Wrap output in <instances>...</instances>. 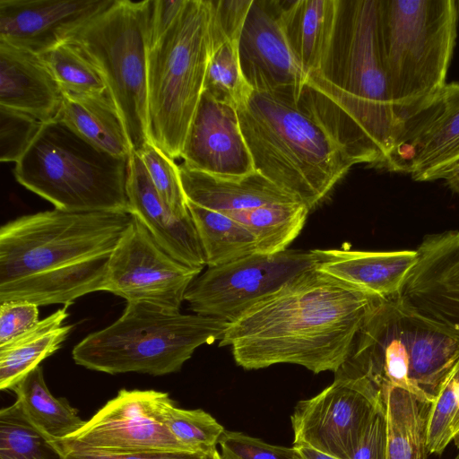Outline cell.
Instances as JSON below:
<instances>
[{
  "label": "cell",
  "instance_id": "obj_24",
  "mask_svg": "<svg viewBox=\"0 0 459 459\" xmlns=\"http://www.w3.org/2000/svg\"><path fill=\"white\" fill-rule=\"evenodd\" d=\"M342 0L282 1L281 21L290 49L308 76L321 73L334 39Z\"/></svg>",
  "mask_w": 459,
  "mask_h": 459
},
{
  "label": "cell",
  "instance_id": "obj_13",
  "mask_svg": "<svg viewBox=\"0 0 459 459\" xmlns=\"http://www.w3.org/2000/svg\"><path fill=\"white\" fill-rule=\"evenodd\" d=\"M200 273L169 255L133 216L110 255L103 291L179 312Z\"/></svg>",
  "mask_w": 459,
  "mask_h": 459
},
{
  "label": "cell",
  "instance_id": "obj_14",
  "mask_svg": "<svg viewBox=\"0 0 459 459\" xmlns=\"http://www.w3.org/2000/svg\"><path fill=\"white\" fill-rule=\"evenodd\" d=\"M167 393L120 390L73 435L56 440L61 450L125 454L154 450H186L163 420ZM190 452V451H189Z\"/></svg>",
  "mask_w": 459,
  "mask_h": 459
},
{
  "label": "cell",
  "instance_id": "obj_37",
  "mask_svg": "<svg viewBox=\"0 0 459 459\" xmlns=\"http://www.w3.org/2000/svg\"><path fill=\"white\" fill-rule=\"evenodd\" d=\"M43 123L36 117L0 106V160L17 162L30 147Z\"/></svg>",
  "mask_w": 459,
  "mask_h": 459
},
{
  "label": "cell",
  "instance_id": "obj_15",
  "mask_svg": "<svg viewBox=\"0 0 459 459\" xmlns=\"http://www.w3.org/2000/svg\"><path fill=\"white\" fill-rule=\"evenodd\" d=\"M459 165V82L446 84L435 101L408 123L387 170L417 182L445 179Z\"/></svg>",
  "mask_w": 459,
  "mask_h": 459
},
{
  "label": "cell",
  "instance_id": "obj_18",
  "mask_svg": "<svg viewBox=\"0 0 459 459\" xmlns=\"http://www.w3.org/2000/svg\"><path fill=\"white\" fill-rule=\"evenodd\" d=\"M186 167L221 178H242L255 171L243 135L238 109L203 92L182 153Z\"/></svg>",
  "mask_w": 459,
  "mask_h": 459
},
{
  "label": "cell",
  "instance_id": "obj_11",
  "mask_svg": "<svg viewBox=\"0 0 459 459\" xmlns=\"http://www.w3.org/2000/svg\"><path fill=\"white\" fill-rule=\"evenodd\" d=\"M316 264L314 250L287 248L272 255L255 253L208 267L192 281L185 300L195 314L230 323Z\"/></svg>",
  "mask_w": 459,
  "mask_h": 459
},
{
  "label": "cell",
  "instance_id": "obj_33",
  "mask_svg": "<svg viewBox=\"0 0 459 459\" xmlns=\"http://www.w3.org/2000/svg\"><path fill=\"white\" fill-rule=\"evenodd\" d=\"M252 91L242 74L238 40L228 39L212 45L204 92L217 101L238 108L248 99Z\"/></svg>",
  "mask_w": 459,
  "mask_h": 459
},
{
  "label": "cell",
  "instance_id": "obj_2",
  "mask_svg": "<svg viewBox=\"0 0 459 459\" xmlns=\"http://www.w3.org/2000/svg\"><path fill=\"white\" fill-rule=\"evenodd\" d=\"M133 216L58 209L18 217L0 229V303L66 307L103 291L108 264Z\"/></svg>",
  "mask_w": 459,
  "mask_h": 459
},
{
  "label": "cell",
  "instance_id": "obj_8",
  "mask_svg": "<svg viewBox=\"0 0 459 459\" xmlns=\"http://www.w3.org/2000/svg\"><path fill=\"white\" fill-rule=\"evenodd\" d=\"M212 50L209 0H186L172 23L148 40L149 134L173 160L181 157Z\"/></svg>",
  "mask_w": 459,
  "mask_h": 459
},
{
  "label": "cell",
  "instance_id": "obj_23",
  "mask_svg": "<svg viewBox=\"0 0 459 459\" xmlns=\"http://www.w3.org/2000/svg\"><path fill=\"white\" fill-rule=\"evenodd\" d=\"M179 171L187 201L212 211L226 213L264 204L298 202L256 170L242 178H221L182 163Z\"/></svg>",
  "mask_w": 459,
  "mask_h": 459
},
{
  "label": "cell",
  "instance_id": "obj_31",
  "mask_svg": "<svg viewBox=\"0 0 459 459\" xmlns=\"http://www.w3.org/2000/svg\"><path fill=\"white\" fill-rule=\"evenodd\" d=\"M0 459H65L55 440L25 414L18 401L0 411Z\"/></svg>",
  "mask_w": 459,
  "mask_h": 459
},
{
  "label": "cell",
  "instance_id": "obj_4",
  "mask_svg": "<svg viewBox=\"0 0 459 459\" xmlns=\"http://www.w3.org/2000/svg\"><path fill=\"white\" fill-rule=\"evenodd\" d=\"M255 169L310 211L356 164L301 95L252 91L238 108Z\"/></svg>",
  "mask_w": 459,
  "mask_h": 459
},
{
  "label": "cell",
  "instance_id": "obj_29",
  "mask_svg": "<svg viewBox=\"0 0 459 459\" xmlns=\"http://www.w3.org/2000/svg\"><path fill=\"white\" fill-rule=\"evenodd\" d=\"M187 207L208 267L229 264L256 253L255 238L238 221L190 201H187Z\"/></svg>",
  "mask_w": 459,
  "mask_h": 459
},
{
  "label": "cell",
  "instance_id": "obj_30",
  "mask_svg": "<svg viewBox=\"0 0 459 459\" xmlns=\"http://www.w3.org/2000/svg\"><path fill=\"white\" fill-rule=\"evenodd\" d=\"M309 210L299 202L271 204L226 212L253 235L256 253L272 255L287 249L301 231Z\"/></svg>",
  "mask_w": 459,
  "mask_h": 459
},
{
  "label": "cell",
  "instance_id": "obj_35",
  "mask_svg": "<svg viewBox=\"0 0 459 459\" xmlns=\"http://www.w3.org/2000/svg\"><path fill=\"white\" fill-rule=\"evenodd\" d=\"M163 420L172 436L190 452L210 453L216 449L224 428L201 410L178 408L169 397L162 408Z\"/></svg>",
  "mask_w": 459,
  "mask_h": 459
},
{
  "label": "cell",
  "instance_id": "obj_5",
  "mask_svg": "<svg viewBox=\"0 0 459 459\" xmlns=\"http://www.w3.org/2000/svg\"><path fill=\"white\" fill-rule=\"evenodd\" d=\"M458 19V0H377L380 55L403 128L447 83Z\"/></svg>",
  "mask_w": 459,
  "mask_h": 459
},
{
  "label": "cell",
  "instance_id": "obj_40",
  "mask_svg": "<svg viewBox=\"0 0 459 459\" xmlns=\"http://www.w3.org/2000/svg\"><path fill=\"white\" fill-rule=\"evenodd\" d=\"M39 322V306L27 300L0 303V346L26 333Z\"/></svg>",
  "mask_w": 459,
  "mask_h": 459
},
{
  "label": "cell",
  "instance_id": "obj_3",
  "mask_svg": "<svg viewBox=\"0 0 459 459\" xmlns=\"http://www.w3.org/2000/svg\"><path fill=\"white\" fill-rule=\"evenodd\" d=\"M307 87L356 164L387 169L404 128L380 55L377 0L342 1L327 62L321 73L307 76Z\"/></svg>",
  "mask_w": 459,
  "mask_h": 459
},
{
  "label": "cell",
  "instance_id": "obj_34",
  "mask_svg": "<svg viewBox=\"0 0 459 459\" xmlns=\"http://www.w3.org/2000/svg\"><path fill=\"white\" fill-rule=\"evenodd\" d=\"M452 441L459 448V361L445 379L429 407L427 452L439 455Z\"/></svg>",
  "mask_w": 459,
  "mask_h": 459
},
{
  "label": "cell",
  "instance_id": "obj_17",
  "mask_svg": "<svg viewBox=\"0 0 459 459\" xmlns=\"http://www.w3.org/2000/svg\"><path fill=\"white\" fill-rule=\"evenodd\" d=\"M281 7L282 1L253 0L238 39L240 66L253 91L301 95L307 75L287 40Z\"/></svg>",
  "mask_w": 459,
  "mask_h": 459
},
{
  "label": "cell",
  "instance_id": "obj_28",
  "mask_svg": "<svg viewBox=\"0 0 459 459\" xmlns=\"http://www.w3.org/2000/svg\"><path fill=\"white\" fill-rule=\"evenodd\" d=\"M11 391L15 393L16 401L29 419L55 441L73 435L86 422L66 399L53 396L40 366L25 376Z\"/></svg>",
  "mask_w": 459,
  "mask_h": 459
},
{
  "label": "cell",
  "instance_id": "obj_44",
  "mask_svg": "<svg viewBox=\"0 0 459 459\" xmlns=\"http://www.w3.org/2000/svg\"><path fill=\"white\" fill-rule=\"evenodd\" d=\"M448 187L459 195V165L445 178Z\"/></svg>",
  "mask_w": 459,
  "mask_h": 459
},
{
  "label": "cell",
  "instance_id": "obj_45",
  "mask_svg": "<svg viewBox=\"0 0 459 459\" xmlns=\"http://www.w3.org/2000/svg\"><path fill=\"white\" fill-rule=\"evenodd\" d=\"M210 459H222L217 449L213 450L211 454Z\"/></svg>",
  "mask_w": 459,
  "mask_h": 459
},
{
  "label": "cell",
  "instance_id": "obj_25",
  "mask_svg": "<svg viewBox=\"0 0 459 459\" xmlns=\"http://www.w3.org/2000/svg\"><path fill=\"white\" fill-rule=\"evenodd\" d=\"M56 118L109 154L129 158L134 152L125 123L108 91L82 96L63 93Z\"/></svg>",
  "mask_w": 459,
  "mask_h": 459
},
{
  "label": "cell",
  "instance_id": "obj_9",
  "mask_svg": "<svg viewBox=\"0 0 459 459\" xmlns=\"http://www.w3.org/2000/svg\"><path fill=\"white\" fill-rule=\"evenodd\" d=\"M128 159L100 150L55 118L43 123L13 175L58 210L129 212Z\"/></svg>",
  "mask_w": 459,
  "mask_h": 459
},
{
  "label": "cell",
  "instance_id": "obj_27",
  "mask_svg": "<svg viewBox=\"0 0 459 459\" xmlns=\"http://www.w3.org/2000/svg\"><path fill=\"white\" fill-rule=\"evenodd\" d=\"M385 418V459H426V429L431 404L401 388L382 389Z\"/></svg>",
  "mask_w": 459,
  "mask_h": 459
},
{
  "label": "cell",
  "instance_id": "obj_36",
  "mask_svg": "<svg viewBox=\"0 0 459 459\" xmlns=\"http://www.w3.org/2000/svg\"><path fill=\"white\" fill-rule=\"evenodd\" d=\"M135 152L168 206L178 216L188 215L190 212L181 183L179 166L152 142L147 143Z\"/></svg>",
  "mask_w": 459,
  "mask_h": 459
},
{
  "label": "cell",
  "instance_id": "obj_6",
  "mask_svg": "<svg viewBox=\"0 0 459 459\" xmlns=\"http://www.w3.org/2000/svg\"><path fill=\"white\" fill-rule=\"evenodd\" d=\"M458 361L459 337L390 298L367 317L336 372L365 377L381 391L401 388L431 404Z\"/></svg>",
  "mask_w": 459,
  "mask_h": 459
},
{
  "label": "cell",
  "instance_id": "obj_43",
  "mask_svg": "<svg viewBox=\"0 0 459 459\" xmlns=\"http://www.w3.org/2000/svg\"><path fill=\"white\" fill-rule=\"evenodd\" d=\"M300 459H338L305 445H293Z\"/></svg>",
  "mask_w": 459,
  "mask_h": 459
},
{
  "label": "cell",
  "instance_id": "obj_1",
  "mask_svg": "<svg viewBox=\"0 0 459 459\" xmlns=\"http://www.w3.org/2000/svg\"><path fill=\"white\" fill-rule=\"evenodd\" d=\"M382 299L315 267L229 323L219 345L246 369L295 364L335 373Z\"/></svg>",
  "mask_w": 459,
  "mask_h": 459
},
{
  "label": "cell",
  "instance_id": "obj_20",
  "mask_svg": "<svg viewBox=\"0 0 459 459\" xmlns=\"http://www.w3.org/2000/svg\"><path fill=\"white\" fill-rule=\"evenodd\" d=\"M126 195L130 214L145 226L155 241L178 262L202 271L206 261L191 214L174 213L135 152L128 159Z\"/></svg>",
  "mask_w": 459,
  "mask_h": 459
},
{
  "label": "cell",
  "instance_id": "obj_38",
  "mask_svg": "<svg viewBox=\"0 0 459 459\" xmlns=\"http://www.w3.org/2000/svg\"><path fill=\"white\" fill-rule=\"evenodd\" d=\"M219 445L222 459H300L294 446L271 445L241 432L224 430Z\"/></svg>",
  "mask_w": 459,
  "mask_h": 459
},
{
  "label": "cell",
  "instance_id": "obj_41",
  "mask_svg": "<svg viewBox=\"0 0 459 459\" xmlns=\"http://www.w3.org/2000/svg\"><path fill=\"white\" fill-rule=\"evenodd\" d=\"M215 450V449H214ZM65 459H210L211 454L178 450H154L108 454L82 450H62Z\"/></svg>",
  "mask_w": 459,
  "mask_h": 459
},
{
  "label": "cell",
  "instance_id": "obj_26",
  "mask_svg": "<svg viewBox=\"0 0 459 459\" xmlns=\"http://www.w3.org/2000/svg\"><path fill=\"white\" fill-rule=\"evenodd\" d=\"M67 307L57 309L26 333L0 346V389L11 390L39 363L55 353L73 325H64Z\"/></svg>",
  "mask_w": 459,
  "mask_h": 459
},
{
  "label": "cell",
  "instance_id": "obj_32",
  "mask_svg": "<svg viewBox=\"0 0 459 459\" xmlns=\"http://www.w3.org/2000/svg\"><path fill=\"white\" fill-rule=\"evenodd\" d=\"M39 56L63 93L82 96L108 91L100 71L74 42L66 40Z\"/></svg>",
  "mask_w": 459,
  "mask_h": 459
},
{
  "label": "cell",
  "instance_id": "obj_7",
  "mask_svg": "<svg viewBox=\"0 0 459 459\" xmlns=\"http://www.w3.org/2000/svg\"><path fill=\"white\" fill-rule=\"evenodd\" d=\"M228 322L127 302L114 323L90 333L73 349L74 362L110 375L178 372L195 351L221 341Z\"/></svg>",
  "mask_w": 459,
  "mask_h": 459
},
{
  "label": "cell",
  "instance_id": "obj_16",
  "mask_svg": "<svg viewBox=\"0 0 459 459\" xmlns=\"http://www.w3.org/2000/svg\"><path fill=\"white\" fill-rule=\"evenodd\" d=\"M416 253L393 299L459 337V231L429 236Z\"/></svg>",
  "mask_w": 459,
  "mask_h": 459
},
{
  "label": "cell",
  "instance_id": "obj_39",
  "mask_svg": "<svg viewBox=\"0 0 459 459\" xmlns=\"http://www.w3.org/2000/svg\"><path fill=\"white\" fill-rule=\"evenodd\" d=\"M212 45L239 36L253 0H209Z\"/></svg>",
  "mask_w": 459,
  "mask_h": 459
},
{
  "label": "cell",
  "instance_id": "obj_22",
  "mask_svg": "<svg viewBox=\"0 0 459 459\" xmlns=\"http://www.w3.org/2000/svg\"><path fill=\"white\" fill-rule=\"evenodd\" d=\"M314 251L318 270L382 299L394 297L417 258L416 250Z\"/></svg>",
  "mask_w": 459,
  "mask_h": 459
},
{
  "label": "cell",
  "instance_id": "obj_12",
  "mask_svg": "<svg viewBox=\"0 0 459 459\" xmlns=\"http://www.w3.org/2000/svg\"><path fill=\"white\" fill-rule=\"evenodd\" d=\"M334 374L330 385L297 403L290 417L293 445L351 459L370 421L385 408L383 394L365 377Z\"/></svg>",
  "mask_w": 459,
  "mask_h": 459
},
{
  "label": "cell",
  "instance_id": "obj_19",
  "mask_svg": "<svg viewBox=\"0 0 459 459\" xmlns=\"http://www.w3.org/2000/svg\"><path fill=\"white\" fill-rule=\"evenodd\" d=\"M115 0H0V39L40 55L68 40Z\"/></svg>",
  "mask_w": 459,
  "mask_h": 459
},
{
  "label": "cell",
  "instance_id": "obj_42",
  "mask_svg": "<svg viewBox=\"0 0 459 459\" xmlns=\"http://www.w3.org/2000/svg\"><path fill=\"white\" fill-rule=\"evenodd\" d=\"M385 408L370 421L351 459H385Z\"/></svg>",
  "mask_w": 459,
  "mask_h": 459
},
{
  "label": "cell",
  "instance_id": "obj_21",
  "mask_svg": "<svg viewBox=\"0 0 459 459\" xmlns=\"http://www.w3.org/2000/svg\"><path fill=\"white\" fill-rule=\"evenodd\" d=\"M63 91L38 54L0 39V106L42 123L56 118Z\"/></svg>",
  "mask_w": 459,
  "mask_h": 459
},
{
  "label": "cell",
  "instance_id": "obj_10",
  "mask_svg": "<svg viewBox=\"0 0 459 459\" xmlns=\"http://www.w3.org/2000/svg\"><path fill=\"white\" fill-rule=\"evenodd\" d=\"M151 0H115L68 39L102 75L134 152L152 142L147 96Z\"/></svg>",
  "mask_w": 459,
  "mask_h": 459
}]
</instances>
